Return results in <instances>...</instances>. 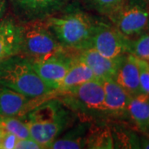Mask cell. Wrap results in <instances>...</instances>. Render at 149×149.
Wrapping results in <instances>:
<instances>
[{"label": "cell", "instance_id": "obj_11", "mask_svg": "<svg viewBox=\"0 0 149 149\" xmlns=\"http://www.w3.org/2000/svg\"><path fill=\"white\" fill-rule=\"evenodd\" d=\"M104 89V107L108 115H123L127 113L131 96L113 78L101 80Z\"/></svg>", "mask_w": 149, "mask_h": 149}, {"label": "cell", "instance_id": "obj_9", "mask_svg": "<svg viewBox=\"0 0 149 149\" xmlns=\"http://www.w3.org/2000/svg\"><path fill=\"white\" fill-rule=\"evenodd\" d=\"M74 56L78 60L87 65L100 80L113 78L116 74L122 56L117 58H109L103 56L93 48H86L78 51Z\"/></svg>", "mask_w": 149, "mask_h": 149}, {"label": "cell", "instance_id": "obj_27", "mask_svg": "<svg viewBox=\"0 0 149 149\" xmlns=\"http://www.w3.org/2000/svg\"><path fill=\"white\" fill-rule=\"evenodd\" d=\"M3 133H4V131H3V130H1V129H0V143H1V140H2V139H3Z\"/></svg>", "mask_w": 149, "mask_h": 149}, {"label": "cell", "instance_id": "obj_16", "mask_svg": "<svg viewBox=\"0 0 149 149\" xmlns=\"http://www.w3.org/2000/svg\"><path fill=\"white\" fill-rule=\"evenodd\" d=\"M129 118L139 131L146 133L149 129V96L146 94L131 97L127 109Z\"/></svg>", "mask_w": 149, "mask_h": 149}, {"label": "cell", "instance_id": "obj_14", "mask_svg": "<svg viewBox=\"0 0 149 149\" xmlns=\"http://www.w3.org/2000/svg\"><path fill=\"white\" fill-rule=\"evenodd\" d=\"M32 100L11 89L0 86V115L21 116Z\"/></svg>", "mask_w": 149, "mask_h": 149}, {"label": "cell", "instance_id": "obj_21", "mask_svg": "<svg viewBox=\"0 0 149 149\" xmlns=\"http://www.w3.org/2000/svg\"><path fill=\"white\" fill-rule=\"evenodd\" d=\"M85 3L100 13L109 17L117 11L127 0H84Z\"/></svg>", "mask_w": 149, "mask_h": 149}, {"label": "cell", "instance_id": "obj_17", "mask_svg": "<svg viewBox=\"0 0 149 149\" xmlns=\"http://www.w3.org/2000/svg\"><path fill=\"white\" fill-rule=\"evenodd\" d=\"M84 124L70 131L63 137L56 139L50 145L49 148L53 149H79L86 146V136ZM88 133V132H87Z\"/></svg>", "mask_w": 149, "mask_h": 149}, {"label": "cell", "instance_id": "obj_19", "mask_svg": "<svg viewBox=\"0 0 149 149\" xmlns=\"http://www.w3.org/2000/svg\"><path fill=\"white\" fill-rule=\"evenodd\" d=\"M0 129L13 133L19 139L31 138L26 123L20 120L17 117L0 115Z\"/></svg>", "mask_w": 149, "mask_h": 149}, {"label": "cell", "instance_id": "obj_10", "mask_svg": "<svg viewBox=\"0 0 149 149\" xmlns=\"http://www.w3.org/2000/svg\"><path fill=\"white\" fill-rule=\"evenodd\" d=\"M113 80L131 97L142 94L139 81V70L137 58L132 54L123 55Z\"/></svg>", "mask_w": 149, "mask_h": 149}, {"label": "cell", "instance_id": "obj_8", "mask_svg": "<svg viewBox=\"0 0 149 149\" xmlns=\"http://www.w3.org/2000/svg\"><path fill=\"white\" fill-rule=\"evenodd\" d=\"M74 61V56L65 52L44 60L30 61L39 77L55 91L59 88Z\"/></svg>", "mask_w": 149, "mask_h": 149}, {"label": "cell", "instance_id": "obj_1", "mask_svg": "<svg viewBox=\"0 0 149 149\" xmlns=\"http://www.w3.org/2000/svg\"><path fill=\"white\" fill-rule=\"evenodd\" d=\"M0 86L11 89L31 100L45 98L54 91L39 77L31 61L21 55L0 61Z\"/></svg>", "mask_w": 149, "mask_h": 149}, {"label": "cell", "instance_id": "obj_28", "mask_svg": "<svg viewBox=\"0 0 149 149\" xmlns=\"http://www.w3.org/2000/svg\"><path fill=\"white\" fill-rule=\"evenodd\" d=\"M143 1H145V2H148V3H149V0H143Z\"/></svg>", "mask_w": 149, "mask_h": 149}, {"label": "cell", "instance_id": "obj_3", "mask_svg": "<svg viewBox=\"0 0 149 149\" xmlns=\"http://www.w3.org/2000/svg\"><path fill=\"white\" fill-rule=\"evenodd\" d=\"M64 47L81 51L89 47L95 22L81 11H74L61 16L43 18Z\"/></svg>", "mask_w": 149, "mask_h": 149}, {"label": "cell", "instance_id": "obj_29", "mask_svg": "<svg viewBox=\"0 0 149 149\" xmlns=\"http://www.w3.org/2000/svg\"><path fill=\"white\" fill-rule=\"evenodd\" d=\"M148 62H149V61H148Z\"/></svg>", "mask_w": 149, "mask_h": 149}, {"label": "cell", "instance_id": "obj_26", "mask_svg": "<svg viewBox=\"0 0 149 149\" xmlns=\"http://www.w3.org/2000/svg\"><path fill=\"white\" fill-rule=\"evenodd\" d=\"M6 10V3L4 0H0V18L3 16Z\"/></svg>", "mask_w": 149, "mask_h": 149}, {"label": "cell", "instance_id": "obj_18", "mask_svg": "<svg viewBox=\"0 0 149 149\" xmlns=\"http://www.w3.org/2000/svg\"><path fill=\"white\" fill-rule=\"evenodd\" d=\"M86 148H113V133L108 127H95L90 130L86 136Z\"/></svg>", "mask_w": 149, "mask_h": 149}, {"label": "cell", "instance_id": "obj_25", "mask_svg": "<svg viewBox=\"0 0 149 149\" xmlns=\"http://www.w3.org/2000/svg\"><path fill=\"white\" fill-rule=\"evenodd\" d=\"M139 142H140L139 143L140 148L149 149V136H145V137L141 138Z\"/></svg>", "mask_w": 149, "mask_h": 149}, {"label": "cell", "instance_id": "obj_23", "mask_svg": "<svg viewBox=\"0 0 149 149\" xmlns=\"http://www.w3.org/2000/svg\"><path fill=\"white\" fill-rule=\"evenodd\" d=\"M19 138L15 134L4 132L0 143V149H14Z\"/></svg>", "mask_w": 149, "mask_h": 149}, {"label": "cell", "instance_id": "obj_7", "mask_svg": "<svg viewBox=\"0 0 149 149\" xmlns=\"http://www.w3.org/2000/svg\"><path fill=\"white\" fill-rule=\"evenodd\" d=\"M130 40L118 30L103 22H95L88 48L109 58H117L128 53Z\"/></svg>", "mask_w": 149, "mask_h": 149}, {"label": "cell", "instance_id": "obj_22", "mask_svg": "<svg viewBox=\"0 0 149 149\" xmlns=\"http://www.w3.org/2000/svg\"><path fill=\"white\" fill-rule=\"evenodd\" d=\"M137 62L139 66L141 90L143 94L149 96V62L148 61L139 58H137Z\"/></svg>", "mask_w": 149, "mask_h": 149}, {"label": "cell", "instance_id": "obj_12", "mask_svg": "<svg viewBox=\"0 0 149 149\" xmlns=\"http://www.w3.org/2000/svg\"><path fill=\"white\" fill-rule=\"evenodd\" d=\"M68 0H14L18 9L29 19H43L60 10Z\"/></svg>", "mask_w": 149, "mask_h": 149}, {"label": "cell", "instance_id": "obj_6", "mask_svg": "<svg viewBox=\"0 0 149 149\" xmlns=\"http://www.w3.org/2000/svg\"><path fill=\"white\" fill-rule=\"evenodd\" d=\"M109 17L114 27L128 39L149 29V9L143 3L128 0Z\"/></svg>", "mask_w": 149, "mask_h": 149}, {"label": "cell", "instance_id": "obj_24", "mask_svg": "<svg viewBox=\"0 0 149 149\" xmlns=\"http://www.w3.org/2000/svg\"><path fill=\"white\" fill-rule=\"evenodd\" d=\"M42 147L32 138L19 139L14 149H41Z\"/></svg>", "mask_w": 149, "mask_h": 149}, {"label": "cell", "instance_id": "obj_2", "mask_svg": "<svg viewBox=\"0 0 149 149\" xmlns=\"http://www.w3.org/2000/svg\"><path fill=\"white\" fill-rule=\"evenodd\" d=\"M69 120V112L61 101L52 99L29 111L25 123L30 137L42 148H49L67 127Z\"/></svg>", "mask_w": 149, "mask_h": 149}, {"label": "cell", "instance_id": "obj_13", "mask_svg": "<svg viewBox=\"0 0 149 149\" xmlns=\"http://www.w3.org/2000/svg\"><path fill=\"white\" fill-rule=\"evenodd\" d=\"M20 26L10 19L0 22V61L18 55L20 52Z\"/></svg>", "mask_w": 149, "mask_h": 149}, {"label": "cell", "instance_id": "obj_5", "mask_svg": "<svg viewBox=\"0 0 149 149\" xmlns=\"http://www.w3.org/2000/svg\"><path fill=\"white\" fill-rule=\"evenodd\" d=\"M65 102L69 107L92 116L106 114L104 107V89L101 80L82 83L63 92ZM67 106V107H68Z\"/></svg>", "mask_w": 149, "mask_h": 149}, {"label": "cell", "instance_id": "obj_15", "mask_svg": "<svg viewBox=\"0 0 149 149\" xmlns=\"http://www.w3.org/2000/svg\"><path fill=\"white\" fill-rule=\"evenodd\" d=\"M100 80L91 69L74 56V61L56 92H63L82 83Z\"/></svg>", "mask_w": 149, "mask_h": 149}, {"label": "cell", "instance_id": "obj_20", "mask_svg": "<svg viewBox=\"0 0 149 149\" xmlns=\"http://www.w3.org/2000/svg\"><path fill=\"white\" fill-rule=\"evenodd\" d=\"M128 53L149 61V33L142 34L136 40L130 41Z\"/></svg>", "mask_w": 149, "mask_h": 149}, {"label": "cell", "instance_id": "obj_4", "mask_svg": "<svg viewBox=\"0 0 149 149\" xmlns=\"http://www.w3.org/2000/svg\"><path fill=\"white\" fill-rule=\"evenodd\" d=\"M18 55L30 61H40L67 52L43 19H32L20 26Z\"/></svg>", "mask_w": 149, "mask_h": 149}]
</instances>
